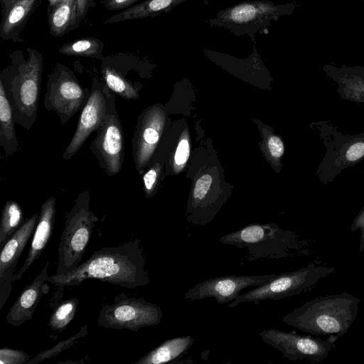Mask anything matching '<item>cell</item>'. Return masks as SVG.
Here are the masks:
<instances>
[{"label": "cell", "mask_w": 364, "mask_h": 364, "mask_svg": "<svg viewBox=\"0 0 364 364\" xmlns=\"http://www.w3.org/2000/svg\"><path fill=\"white\" fill-rule=\"evenodd\" d=\"M50 3V6H55L60 2L65 1L66 0H48Z\"/></svg>", "instance_id": "39"}, {"label": "cell", "mask_w": 364, "mask_h": 364, "mask_svg": "<svg viewBox=\"0 0 364 364\" xmlns=\"http://www.w3.org/2000/svg\"><path fill=\"white\" fill-rule=\"evenodd\" d=\"M104 82L115 94L127 100H135L139 97V89L126 81L118 73L109 66L102 68Z\"/></svg>", "instance_id": "25"}, {"label": "cell", "mask_w": 364, "mask_h": 364, "mask_svg": "<svg viewBox=\"0 0 364 364\" xmlns=\"http://www.w3.org/2000/svg\"><path fill=\"white\" fill-rule=\"evenodd\" d=\"M358 230H360L361 233L358 248V251L360 252L364 250V206L353 219L350 226L352 232H355Z\"/></svg>", "instance_id": "33"}, {"label": "cell", "mask_w": 364, "mask_h": 364, "mask_svg": "<svg viewBox=\"0 0 364 364\" xmlns=\"http://www.w3.org/2000/svg\"><path fill=\"white\" fill-rule=\"evenodd\" d=\"M22 208L15 200H7L1 211L0 222V246L4 244L16 233L24 223Z\"/></svg>", "instance_id": "23"}, {"label": "cell", "mask_w": 364, "mask_h": 364, "mask_svg": "<svg viewBox=\"0 0 364 364\" xmlns=\"http://www.w3.org/2000/svg\"><path fill=\"white\" fill-rule=\"evenodd\" d=\"M90 0H77V23H80L86 14Z\"/></svg>", "instance_id": "37"}, {"label": "cell", "mask_w": 364, "mask_h": 364, "mask_svg": "<svg viewBox=\"0 0 364 364\" xmlns=\"http://www.w3.org/2000/svg\"><path fill=\"white\" fill-rule=\"evenodd\" d=\"M335 272L334 267L311 262L296 271L279 273L267 283L239 294L228 304V307L234 308L245 302L258 304L267 299L279 300L295 296L311 290L319 281Z\"/></svg>", "instance_id": "7"}, {"label": "cell", "mask_w": 364, "mask_h": 364, "mask_svg": "<svg viewBox=\"0 0 364 364\" xmlns=\"http://www.w3.org/2000/svg\"><path fill=\"white\" fill-rule=\"evenodd\" d=\"M278 274L262 275L224 276L210 278L196 284L184 294L186 299L192 301L215 298L218 304L232 301L244 289L267 283Z\"/></svg>", "instance_id": "13"}, {"label": "cell", "mask_w": 364, "mask_h": 364, "mask_svg": "<svg viewBox=\"0 0 364 364\" xmlns=\"http://www.w3.org/2000/svg\"><path fill=\"white\" fill-rule=\"evenodd\" d=\"M161 114L156 108L145 110L138 117L132 139V154L139 174L144 173L159 140V129L161 127Z\"/></svg>", "instance_id": "15"}, {"label": "cell", "mask_w": 364, "mask_h": 364, "mask_svg": "<svg viewBox=\"0 0 364 364\" xmlns=\"http://www.w3.org/2000/svg\"><path fill=\"white\" fill-rule=\"evenodd\" d=\"M88 191L78 194L65 216L58 251V261L55 275L68 274L76 269L91 239L97 218L90 209Z\"/></svg>", "instance_id": "3"}, {"label": "cell", "mask_w": 364, "mask_h": 364, "mask_svg": "<svg viewBox=\"0 0 364 364\" xmlns=\"http://www.w3.org/2000/svg\"><path fill=\"white\" fill-rule=\"evenodd\" d=\"M88 279H99L127 289H135L150 282L141 240L135 238L117 246L96 250L73 272L53 274L47 279L58 287L80 284Z\"/></svg>", "instance_id": "1"}, {"label": "cell", "mask_w": 364, "mask_h": 364, "mask_svg": "<svg viewBox=\"0 0 364 364\" xmlns=\"http://www.w3.org/2000/svg\"><path fill=\"white\" fill-rule=\"evenodd\" d=\"M323 70L328 77L337 83V90L342 99L364 102L363 66H338L331 63L325 64Z\"/></svg>", "instance_id": "18"}, {"label": "cell", "mask_w": 364, "mask_h": 364, "mask_svg": "<svg viewBox=\"0 0 364 364\" xmlns=\"http://www.w3.org/2000/svg\"><path fill=\"white\" fill-rule=\"evenodd\" d=\"M157 168L158 166H155L143 173L144 188L147 197L151 194L154 187L157 182L159 173Z\"/></svg>", "instance_id": "32"}, {"label": "cell", "mask_w": 364, "mask_h": 364, "mask_svg": "<svg viewBox=\"0 0 364 364\" xmlns=\"http://www.w3.org/2000/svg\"><path fill=\"white\" fill-rule=\"evenodd\" d=\"M212 183V178L210 175L205 174L200 177L196 182L193 197L196 200H202L206 196Z\"/></svg>", "instance_id": "31"}, {"label": "cell", "mask_w": 364, "mask_h": 364, "mask_svg": "<svg viewBox=\"0 0 364 364\" xmlns=\"http://www.w3.org/2000/svg\"><path fill=\"white\" fill-rule=\"evenodd\" d=\"M48 266L49 262H47L41 272L26 287L11 306L6 316L8 324L19 326L33 318L40 299L43 294L47 293L49 288L46 283L49 277Z\"/></svg>", "instance_id": "16"}, {"label": "cell", "mask_w": 364, "mask_h": 364, "mask_svg": "<svg viewBox=\"0 0 364 364\" xmlns=\"http://www.w3.org/2000/svg\"><path fill=\"white\" fill-rule=\"evenodd\" d=\"M116 95L105 82L94 79L90 97L80 111L76 129L63 154V158L70 160L82 148L91 134L104 123L109 114L116 109Z\"/></svg>", "instance_id": "9"}, {"label": "cell", "mask_w": 364, "mask_h": 364, "mask_svg": "<svg viewBox=\"0 0 364 364\" xmlns=\"http://www.w3.org/2000/svg\"><path fill=\"white\" fill-rule=\"evenodd\" d=\"M191 336H177L165 341L135 362L136 364H161L182 358L194 343Z\"/></svg>", "instance_id": "19"}, {"label": "cell", "mask_w": 364, "mask_h": 364, "mask_svg": "<svg viewBox=\"0 0 364 364\" xmlns=\"http://www.w3.org/2000/svg\"><path fill=\"white\" fill-rule=\"evenodd\" d=\"M56 213V200L53 196L48 198L42 205L39 219L36 227L31 246L22 267L13 278L15 282L21 278L26 271L41 256L52 236Z\"/></svg>", "instance_id": "17"}, {"label": "cell", "mask_w": 364, "mask_h": 364, "mask_svg": "<svg viewBox=\"0 0 364 364\" xmlns=\"http://www.w3.org/2000/svg\"><path fill=\"white\" fill-rule=\"evenodd\" d=\"M360 299L346 291L321 296L285 315L282 321L314 336L346 333L355 321Z\"/></svg>", "instance_id": "2"}, {"label": "cell", "mask_w": 364, "mask_h": 364, "mask_svg": "<svg viewBox=\"0 0 364 364\" xmlns=\"http://www.w3.org/2000/svg\"><path fill=\"white\" fill-rule=\"evenodd\" d=\"M225 245L247 249L248 259H280L299 250L296 233L281 229L276 224H250L220 237Z\"/></svg>", "instance_id": "6"}, {"label": "cell", "mask_w": 364, "mask_h": 364, "mask_svg": "<svg viewBox=\"0 0 364 364\" xmlns=\"http://www.w3.org/2000/svg\"><path fill=\"white\" fill-rule=\"evenodd\" d=\"M102 43L95 38H86L65 43L59 49L62 54L99 59H102Z\"/></svg>", "instance_id": "27"}, {"label": "cell", "mask_w": 364, "mask_h": 364, "mask_svg": "<svg viewBox=\"0 0 364 364\" xmlns=\"http://www.w3.org/2000/svg\"><path fill=\"white\" fill-rule=\"evenodd\" d=\"M30 355L25 351L9 348H1L0 350V364H22L26 363Z\"/></svg>", "instance_id": "30"}, {"label": "cell", "mask_w": 364, "mask_h": 364, "mask_svg": "<svg viewBox=\"0 0 364 364\" xmlns=\"http://www.w3.org/2000/svg\"><path fill=\"white\" fill-rule=\"evenodd\" d=\"M78 299L70 298L60 302L54 309L48 322V326L53 331L62 332L74 318Z\"/></svg>", "instance_id": "26"}, {"label": "cell", "mask_w": 364, "mask_h": 364, "mask_svg": "<svg viewBox=\"0 0 364 364\" xmlns=\"http://www.w3.org/2000/svg\"><path fill=\"white\" fill-rule=\"evenodd\" d=\"M268 146L271 154L274 157H280L284 153V146L281 139L272 136L268 141Z\"/></svg>", "instance_id": "35"}, {"label": "cell", "mask_w": 364, "mask_h": 364, "mask_svg": "<svg viewBox=\"0 0 364 364\" xmlns=\"http://www.w3.org/2000/svg\"><path fill=\"white\" fill-rule=\"evenodd\" d=\"M14 123L13 109L0 80V146L7 156L13 155L19 148Z\"/></svg>", "instance_id": "20"}, {"label": "cell", "mask_w": 364, "mask_h": 364, "mask_svg": "<svg viewBox=\"0 0 364 364\" xmlns=\"http://www.w3.org/2000/svg\"><path fill=\"white\" fill-rule=\"evenodd\" d=\"M35 2L36 0H15L6 10L1 29L2 37L9 36L23 23L31 13Z\"/></svg>", "instance_id": "24"}, {"label": "cell", "mask_w": 364, "mask_h": 364, "mask_svg": "<svg viewBox=\"0 0 364 364\" xmlns=\"http://www.w3.org/2000/svg\"><path fill=\"white\" fill-rule=\"evenodd\" d=\"M189 144L186 139H182L176 149L174 160L177 165L184 164L189 156Z\"/></svg>", "instance_id": "34"}, {"label": "cell", "mask_w": 364, "mask_h": 364, "mask_svg": "<svg viewBox=\"0 0 364 364\" xmlns=\"http://www.w3.org/2000/svg\"><path fill=\"white\" fill-rule=\"evenodd\" d=\"M259 336L264 343L280 351L288 360H306L314 364L320 363L329 355L338 338L330 335L323 340L318 336H304L275 328L263 330Z\"/></svg>", "instance_id": "10"}, {"label": "cell", "mask_w": 364, "mask_h": 364, "mask_svg": "<svg viewBox=\"0 0 364 364\" xmlns=\"http://www.w3.org/2000/svg\"><path fill=\"white\" fill-rule=\"evenodd\" d=\"M363 1L364 2V0H363Z\"/></svg>", "instance_id": "40"}, {"label": "cell", "mask_w": 364, "mask_h": 364, "mask_svg": "<svg viewBox=\"0 0 364 364\" xmlns=\"http://www.w3.org/2000/svg\"><path fill=\"white\" fill-rule=\"evenodd\" d=\"M299 4H274L269 0H247L219 11L210 18L211 26L229 30L237 36L246 35L255 43V35L264 31L283 16L292 14Z\"/></svg>", "instance_id": "4"}, {"label": "cell", "mask_w": 364, "mask_h": 364, "mask_svg": "<svg viewBox=\"0 0 364 364\" xmlns=\"http://www.w3.org/2000/svg\"><path fill=\"white\" fill-rule=\"evenodd\" d=\"M38 219L39 213H37L27 218L2 247L0 255V309L10 296L18 261L34 233Z\"/></svg>", "instance_id": "14"}, {"label": "cell", "mask_w": 364, "mask_h": 364, "mask_svg": "<svg viewBox=\"0 0 364 364\" xmlns=\"http://www.w3.org/2000/svg\"><path fill=\"white\" fill-rule=\"evenodd\" d=\"M90 150L108 176L118 174L124 160V135L117 109L107 116L96 131Z\"/></svg>", "instance_id": "12"}, {"label": "cell", "mask_w": 364, "mask_h": 364, "mask_svg": "<svg viewBox=\"0 0 364 364\" xmlns=\"http://www.w3.org/2000/svg\"><path fill=\"white\" fill-rule=\"evenodd\" d=\"M188 0H146L116 14L105 23L154 17L161 13L170 12L173 8Z\"/></svg>", "instance_id": "21"}, {"label": "cell", "mask_w": 364, "mask_h": 364, "mask_svg": "<svg viewBox=\"0 0 364 364\" xmlns=\"http://www.w3.org/2000/svg\"><path fill=\"white\" fill-rule=\"evenodd\" d=\"M87 334V325L82 326L80 331L69 337L68 338L63 340L59 342L57 345L53 347L40 352L38 353L34 358L29 360L26 363L28 364H37L40 362H42L46 359L50 358L53 356L61 353L63 350H65L69 348H70L77 340L85 337Z\"/></svg>", "instance_id": "29"}, {"label": "cell", "mask_w": 364, "mask_h": 364, "mask_svg": "<svg viewBox=\"0 0 364 364\" xmlns=\"http://www.w3.org/2000/svg\"><path fill=\"white\" fill-rule=\"evenodd\" d=\"M90 89L84 88L68 69L55 70L47 81L43 105L48 111H54L62 124L85 105Z\"/></svg>", "instance_id": "11"}, {"label": "cell", "mask_w": 364, "mask_h": 364, "mask_svg": "<svg viewBox=\"0 0 364 364\" xmlns=\"http://www.w3.org/2000/svg\"><path fill=\"white\" fill-rule=\"evenodd\" d=\"M48 22L52 36L64 35L77 23V0H66L53 6Z\"/></svg>", "instance_id": "22"}, {"label": "cell", "mask_w": 364, "mask_h": 364, "mask_svg": "<svg viewBox=\"0 0 364 364\" xmlns=\"http://www.w3.org/2000/svg\"><path fill=\"white\" fill-rule=\"evenodd\" d=\"M335 160L336 167L343 168L352 166L364 158V134L348 141Z\"/></svg>", "instance_id": "28"}, {"label": "cell", "mask_w": 364, "mask_h": 364, "mask_svg": "<svg viewBox=\"0 0 364 364\" xmlns=\"http://www.w3.org/2000/svg\"><path fill=\"white\" fill-rule=\"evenodd\" d=\"M163 317L161 307L144 298L117 295L111 304L101 307L97 326L105 328L136 331L144 327L159 324Z\"/></svg>", "instance_id": "8"}, {"label": "cell", "mask_w": 364, "mask_h": 364, "mask_svg": "<svg viewBox=\"0 0 364 364\" xmlns=\"http://www.w3.org/2000/svg\"><path fill=\"white\" fill-rule=\"evenodd\" d=\"M4 4L6 10L13 4L15 0H1Z\"/></svg>", "instance_id": "38"}, {"label": "cell", "mask_w": 364, "mask_h": 364, "mask_svg": "<svg viewBox=\"0 0 364 364\" xmlns=\"http://www.w3.org/2000/svg\"><path fill=\"white\" fill-rule=\"evenodd\" d=\"M28 50V59L18 65L12 77H0L13 109L14 122L26 130L32 128L37 119L43 69L41 55L36 50Z\"/></svg>", "instance_id": "5"}, {"label": "cell", "mask_w": 364, "mask_h": 364, "mask_svg": "<svg viewBox=\"0 0 364 364\" xmlns=\"http://www.w3.org/2000/svg\"><path fill=\"white\" fill-rule=\"evenodd\" d=\"M138 0H106L105 7L109 10L122 9L129 6Z\"/></svg>", "instance_id": "36"}]
</instances>
